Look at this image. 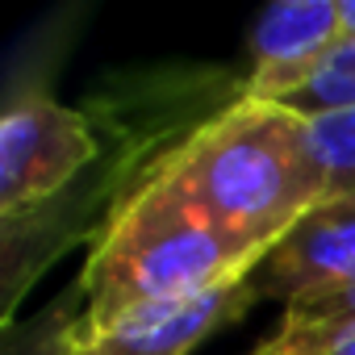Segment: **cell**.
I'll list each match as a JSON object with an SVG mask.
<instances>
[{
	"instance_id": "obj_8",
	"label": "cell",
	"mask_w": 355,
	"mask_h": 355,
	"mask_svg": "<svg viewBox=\"0 0 355 355\" xmlns=\"http://www.w3.org/2000/svg\"><path fill=\"white\" fill-rule=\"evenodd\" d=\"M309 167L318 175L322 201H338L355 193V105L326 113H297Z\"/></svg>"
},
{
	"instance_id": "obj_1",
	"label": "cell",
	"mask_w": 355,
	"mask_h": 355,
	"mask_svg": "<svg viewBox=\"0 0 355 355\" xmlns=\"http://www.w3.org/2000/svg\"><path fill=\"white\" fill-rule=\"evenodd\" d=\"M239 101H247V76L214 63H163L105 80L84 109L101 138L92 167L59 201L17 222H0L5 326L17 322L21 297L59 255H67V247H92L109 218L155 180L171 155Z\"/></svg>"
},
{
	"instance_id": "obj_2",
	"label": "cell",
	"mask_w": 355,
	"mask_h": 355,
	"mask_svg": "<svg viewBox=\"0 0 355 355\" xmlns=\"http://www.w3.org/2000/svg\"><path fill=\"white\" fill-rule=\"evenodd\" d=\"M163 180L251 259H263L322 205L301 117L268 101H239L197 130L184 150L171 155Z\"/></svg>"
},
{
	"instance_id": "obj_4",
	"label": "cell",
	"mask_w": 355,
	"mask_h": 355,
	"mask_svg": "<svg viewBox=\"0 0 355 355\" xmlns=\"http://www.w3.org/2000/svg\"><path fill=\"white\" fill-rule=\"evenodd\" d=\"M67 34H30L9 63L0 117V222H17L59 201L101 155L84 109L55 101V63Z\"/></svg>"
},
{
	"instance_id": "obj_10",
	"label": "cell",
	"mask_w": 355,
	"mask_h": 355,
	"mask_svg": "<svg viewBox=\"0 0 355 355\" xmlns=\"http://www.w3.org/2000/svg\"><path fill=\"white\" fill-rule=\"evenodd\" d=\"M280 105H284V109H293V113L351 109V105H355V46H351V42H343V46L322 63V71H318L309 84H301L293 96H284Z\"/></svg>"
},
{
	"instance_id": "obj_6",
	"label": "cell",
	"mask_w": 355,
	"mask_h": 355,
	"mask_svg": "<svg viewBox=\"0 0 355 355\" xmlns=\"http://www.w3.org/2000/svg\"><path fill=\"white\" fill-rule=\"evenodd\" d=\"M343 46L338 0H280L268 5L247 34V101L280 105L309 84Z\"/></svg>"
},
{
	"instance_id": "obj_3",
	"label": "cell",
	"mask_w": 355,
	"mask_h": 355,
	"mask_svg": "<svg viewBox=\"0 0 355 355\" xmlns=\"http://www.w3.org/2000/svg\"><path fill=\"white\" fill-rule=\"evenodd\" d=\"M239 243L214 230L163 171L130 197L92 239L76 288L84 293L88 338L159 305H184L255 272Z\"/></svg>"
},
{
	"instance_id": "obj_11",
	"label": "cell",
	"mask_w": 355,
	"mask_h": 355,
	"mask_svg": "<svg viewBox=\"0 0 355 355\" xmlns=\"http://www.w3.org/2000/svg\"><path fill=\"white\" fill-rule=\"evenodd\" d=\"M343 326H355V288L288 305L280 326H276V334L301 338V334H322V330H343Z\"/></svg>"
},
{
	"instance_id": "obj_12",
	"label": "cell",
	"mask_w": 355,
	"mask_h": 355,
	"mask_svg": "<svg viewBox=\"0 0 355 355\" xmlns=\"http://www.w3.org/2000/svg\"><path fill=\"white\" fill-rule=\"evenodd\" d=\"M251 355H355V326L322 330V334H301V338L272 334Z\"/></svg>"
},
{
	"instance_id": "obj_7",
	"label": "cell",
	"mask_w": 355,
	"mask_h": 355,
	"mask_svg": "<svg viewBox=\"0 0 355 355\" xmlns=\"http://www.w3.org/2000/svg\"><path fill=\"white\" fill-rule=\"evenodd\" d=\"M251 305H255V297H251L247 280H239V284L214 288L205 297H193L184 305L146 309V313L88 338L80 355H189L214 330H222L226 322H239Z\"/></svg>"
},
{
	"instance_id": "obj_5",
	"label": "cell",
	"mask_w": 355,
	"mask_h": 355,
	"mask_svg": "<svg viewBox=\"0 0 355 355\" xmlns=\"http://www.w3.org/2000/svg\"><path fill=\"white\" fill-rule=\"evenodd\" d=\"M259 301H280L284 309L309 297H330L355 288V193L313 205L247 276Z\"/></svg>"
},
{
	"instance_id": "obj_13",
	"label": "cell",
	"mask_w": 355,
	"mask_h": 355,
	"mask_svg": "<svg viewBox=\"0 0 355 355\" xmlns=\"http://www.w3.org/2000/svg\"><path fill=\"white\" fill-rule=\"evenodd\" d=\"M338 26H343V42L355 46V0H338Z\"/></svg>"
},
{
	"instance_id": "obj_9",
	"label": "cell",
	"mask_w": 355,
	"mask_h": 355,
	"mask_svg": "<svg viewBox=\"0 0 355 355\" xmlns=\"http://www.w3.org/2000/svg\"><path fill=\"white\" fill-rule=\"evenodd\" d=\"M88 343L84 293H59L38 313L17 318L0 330V355H80Z\"/></svg>"
}]
</instances>
